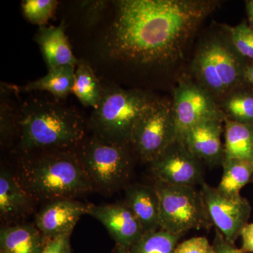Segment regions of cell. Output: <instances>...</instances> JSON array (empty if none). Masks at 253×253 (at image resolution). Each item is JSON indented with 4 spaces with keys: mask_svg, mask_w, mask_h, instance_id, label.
Here are the masks:
<instances>
[{
    "mask_svg": "<svg viewBox=\"0 0 253 253\" xmlns=\"http://www.w3.org/2000/svg\"><path fill=\"white\" fill-rule=\"evenodd\" d=\"M212 246L216 253H245L242 250L237 249L235 245L229 242L217 229H215Z\"/></svg>",
    "mask_w": 253,
    "mask_h": 253,
    "instance_id": "obj_31",
    "label": "cell"
},
{
    "mask_svg": "<svg viewBox=\"0 0 253 253\" xmlns=\"http://www.w3.org/2000/svg\"><path fill=\"white\" fill-rule=\"evenodd\" d=\"M221 166L223 174L218 189L230 194L240 191L253 179V161L241 159H225Z\"/></svg>",
    "mask_w": 253,
    "mask_h": 253,
    "instance_id": "obj_23",
    "label": "cell"
},
{
    "mask_svg": "<svg viewBox=\"0 0 253 253\" xmlns=\"http://www.w3.org/2000/svg\"><path fill=\"white\" fill-rule=\"evenodd\" d=\"M246 11L247 14L248 23L250 27L253 29V0H247L246 1Z\"/></svg>",
    "mask_w": 253,
    "mask_h": 253,
    "instance_id": "obj_33",
    "label": "cell"
},
{
    "mask_svg": "<svg viewBox=\"0 0 253 253\" xmlns=\"http://www.w3.org/2000/svg\"><path fill=\"white\" fill-rule=\"evenodd\" d=\"M86 137L83 116L59 100L32 98L20 106L16 139L19 155L76 149Z\"/></svg>",
    "mask_w": 253,
    "mask_h": 253,
    "instance_id": "obj_2",
    "label": "cell"
},
{
    "mask_svg": "<svg viewBox=\"0 0 253 253\" xmlns=\"http://www.w3.org/2000/svg\"><path fill=\"white\" fill-rule=\"evenodd\" d=\"M48 241L36 224L18 223L0 229V253H42Z\"/></svg>",
    "mask_w": 253,
    "mask_h": 253,
    "instance_id": "obj_18",
    "label": "cell"
},
{
    "mask_svg": "<svg viewBox=\"0 0 253 253\" xmlns=\"http://www.w3.org/2000/svg\"><path fill=\"white\" fill-rule=\"evenodd\" d=\"M176 139L172 101L156 97L134 123L129 145L137 159L149 164Z\"/></svg>",
    "mask_w": 253,
    "mask_h": 253,
    "instance_id": "obj_8",
    "label": "cell"
},
{
    "mask_svg": "<svg viewBox=\"0 0 253 253\" xmlns=\"http://www.w3.org/2000/svg\"><path fill=\"white\" fill-rule=\"evenodd\" d=\"M154 186L159 197L161 229L182 236L192 229L212 226L201 191L195 186L170 185L156 179Z\"/></svg>",
    "mask_w": 253,
    "mask_h": 253,
    "instance_id": "obj_7",
    "label": "cell"
},
{
    "mask_svg": "<svg viewBox=\"0 0 253 253\" xmlns=\"http://www.w3.org/2000/svg\"><path fill=\"white\" fill-rule=\"evenodd\" d=\"M252 180H253V179H252Z\"/></svg>",
    "mask_w": 253,
    "mask_h": 253,
    "instance_id": "obj_36",
    "label": "cell"
},
{
    "mask_svg": "<svg viewBox=\"0 0 253 253\" xmlns=\"http://www.w3.org/2000/svg\"><path fill=\"white\" fill-rule=\"evenodd\" d=\"M0 89V142L3 147H9L18 136L19 108L15 106L11 99L17 86L1 83Z\"/></svg>",
    "mask_w": 253,
    "mask_h": 253,
    "instance_id": "obj_22",
    "label": "cell"
},
{
    "mask_svg": "<svg viewBox=\"0 0 253 253\" xmlns=\"http://www.w3.org/2000/svg\"><path fill=\"white\" fill-rule=\"evenodd\" d=\"M155 98L141 89L104 86L102 99L89 118L93 134L109 142L129 144L134 123Z\"/></svg>",
    "mask_w": 253,
    "mask_h": 253,
    "instance_id": "obj_6",
    "label": "cell"
},
{
    "mask_svg": "<svg viewBox=\"0 0 253 253\" xmlns=\"http://www.w3.org/2000/svg\"><path fill=\"white\" fill-rule=\"evenodd\" d=\"M36 202L23 189L9 168L0 170V217L3 225L18 224L34 210Z\"/></svg>",
    "mask_w": 253,
    "mask_h": 253,
    "instance_id": "obj_15",
    "label": "cell"
},
{
    "mask_svg": "<svg viewBox=\"0 0 253 253\" xmlns=\"http://www.w3.org/2000/svg\"><path fill=\"white\" fill-rule=\"evenodd\" d=\"M48 70L59 66H77L79 60L73 54L66 34L64 23L57 26H42L34 38Z\"/></svg>",
    "mask_w": 253,
    "mask_h": 253,
    "instance_id": "obj_16",
    "label": "cell"
},
{
    "mask_svg": "<svg viewBox=\"0 0 253 253\" xmlns=\"http://www.w3.org/2000/svg\"><path fill=\"white\" fill-rule=\"evenodd\" d=\"M76 66L66 65L48 70L45 76L26 85L17 86L18 92L47 91L56 100H64L72 94Z\"/></svg>",
    "mask_w": 253,
    "mask_h": 253,
    "instance_id": "obj_19",
    "label": "cell"
},
{
    "mask_svg": "<svg viewBox=\"0 0 253 253\" xmlns=\"http://www.w3.org/2000/svg\"><path fill=\"white\" fill-rule=\"evenodd\" d=\"M181 236L160 229L145 233L129 249L131 253H174Z\"/></svg>",
    "mask_w": 253,
    "mask_h": 253,
    "instance_id": "obj_25",
    "label": "cell"
},
{
    "mask_svg": "<svg viewBox=\"0 0 253 253\" xmlns=\"http://www.w3.org/2000/svg\"><path fill=\"white\" fill-rule=\"evenodd\" d=\"M201 186V194L212 225L229 242L235 244L245 226L249 224L252 210L249 201L241 194H227L206 182Z\"/></svg>",
    "mask_w": 253,
    "mask_h": 253,
    "instance_id": "obj_10",
    "label": "cell"
},
{
    "mask_svg": "<svg viewBox=\"0 0 253 253\" xmlns=\"http://www.w3.org/2000/svg\"><path fill=\"white\" fill-rule=\"evenodd\" d=\"M72 94L83 106L96 109L104 94V86L89 63L79 60L76 67Z\"/></svg>",
    "mask_w": 253,
    "mask_h": 253,
    "instance_id": "obj_21",
    "label": "cell"
},
{
    "mask_svg": "<svg viewBox=\"0 0 253 253\" xmlns=\"http://www.w3.org/2000/svg\"><path fill=\"white\" fill-rule=\"evenodd\" d=\"M234 48L245 59L253 61V29L247 21L235 26L224 25Z\"/></svg>",
    "mask_w": 253,
    "mask_h": 253,
    "instance_id": "obj_27",
    "label": "cell"
},
{
    "mask_svg": "<svg viewBox=\"0 0 253 253\" xmlns=\"http://www.w3.org/2000/svg\"><path fill=\"white\" fill-rule=\"evenodd\" d=\"M218 0H119L101 48L111 61L163 71L182 59Z\"/></svg>",
    "mask_w": 253,
    "mask_h": 253,
    "instance_id": "obj_1",
    "label": "cell"
},
{
    "mask_svg": "<svg viewBox=\"0 0 253 253\" xmlns=\"http://www.w3.org/2000/svg\"><path fill=\"white\" fill-rule=\"evenodd\" d=\"M84 14L86 23L89 26H92L98 22L106 9L107 1H88L84 3Z\"/></svg>",
    "mask_w": 253,
    "mask_h": 253,
    "instance_id": "obj_29",
    "label": "cell"
},
{
    "mask_svg": "<svg viewBox=\"0 0 253 253\" xmlns=\"http://www.w3.org/2000/svg\"><path fill=\"white\" fill-rule=\"evenodd\" d=\"M224 137V160L253 161V126L226 118Z\"/></svg>",
    "mask_w": 253,
    "mask_h": 253,
    "instance_id": "obj_20",
    "label": "cell"
},
{
    "mask_svg": "<svg viewBox=\"0 0 253 253\" xmlns=\"http://www.w3.org/2000/svg\"><path fill=\"white\" fill-rule=\"evenodd\" d=\"M58 4L56 0H24L21 8L27 21L42 27L53 17Z\"/></svg>",
    "mask_w": 253,
    "mask_h": 253,
    "instance_id": "obj_26",
    "label": "cell"
},
{
    "mask_svg": "<svg viewBox=\"0 0 253 253\" xmlns=\"http://www.w3.org/2000/svg\"><path fill=\"white\" fill-rule=\"evenodd\" d=\"M111 253H131L129 249L123 247V246H119V245L116 244L115 247L113 248L112 252Z\"/></svg>",
    "mask_w": 253,
    "mask_h": 253,
    "instance_id": "obj_35",
    "label": "cell"
},
{
    "mask_svg": "<svg viewBox=\"0 0 253 253\" xmlns=\"http://www.w3.org/2000/svg\"><path fill=\"white\" fill-rule=\"evenodd\" d=\"M172 103L177 139L200 123L226 120L217 100L193 78H181L173 89Z\"/></svg>",
    "mask_w": 253,
    "mask_h": 253,
    "instance_id": "obj_9",
    "label": "cell"
},
{
    "mask_svg": "<svg viewBox=\"0 0 253 253\" xmlns=\"http://www.w3.org/2000/svg\"><path fill=\"white\" fill-rule=\"evenodd\" d=\"M224 121L210 120L200 123L178 138L190 152L208 166H221L224 161Z\"/></svg>",
    "mask_w": 253,
    "mask_h": 253,
    "instance_id": "obj_14",
    "label": "cell"
},
{
    "mask_svg": "<svg viewBox=\"0 0 253 253\" xmlns=\"http://www.w3.org/2000/svg\"><path fill=\"white\" fill-rule=\"evenodd\" d=\"M125 203L137 218L145 233L161 229L159 197L154 186L129 184L125 189Z\"/></svg>",
    "mask_w": 253,
    "mask_h": 253,
    "instance_id": "obj_17",
    "label": "cell"
},
{
    "mask_svg": "<svg viewBox=\"0 0 253 253\" xmlns=\"http://www.w3.org/2000/svg\"><path fill=\"white\" fill-rule=\"evenodd\" d=\"M241 236L242 238V251L245 253H253V223L245 226L241 231Z\"/></svg>",
    "mask_w": 253,
    "mask_h": 253,
    "instance_id": "obj_32",
    "label": "cell"
},
{
    "mask_svg": "<svg viewBox=\"0 0 253 253\" xmlns=\"http://www.w3.org/2000/svg\"><path fill=\"white\" fill-rule=\"evenodd\" d=\"M226 119L253 126V93L242 87L228 94L219 102Z\"/></svg>",
    "mask_w": 253,
    "mask_h": 253,
    "instance_id": "obj_24",
    "label": "cell"
},
{
    "mask_svg": "<svg viewBox=\"0 0 253 253\" xmlns=\"http://www.w3.org/2000/svg\"><path fill=\"white\" fill-rule=\"evenodd\" d=\"M89 204L75 199H60L46 202L36 217V225L48 240L72 234L82 216L87 214Z\"/></svg>",
    "mask_w": 253,
    "mask_h": 253,
    "instance_id": "obj_13",
    "label": "cell"
},
{
    "mask_svg": "<svg viewBox=\"0 0 253 253\" xmlns=\"http://www.w3.org/2000/svg\"><path fill=\"white\" fill-rule=\"evenodd\" d=\"M87 214L99 221L117 245L130 249L145 234L142 226L125 202L89 204Z\"/></svg>",
    "mask_w": 253,
    "mask_h": 253,
    "instance_id": "obj_12",
    "label": "cell"
},
{
    "mask_svg": "<svg viewBox=\"0 0 253 253\" xmlns=\"http://www.w3.org/2000/svg\"><path fill=\"white\" fill-rule=\"evenodd\" d=\"M76 153L98 192L111 196L129 185L136 158L130 145L109 142L92 134L86 136Z\"/></svg>",
    "mask_w": 253,
    "mask_h": 253,
    "instance_id": "obj_5",
    "label": "cell"
},
{
    "mask_svg": "<svg viewBox=\"0 0 253 253\" xmlns=\"http://www.w3.org/2000/svg\"><path fill=\"white\" fill-rule=\"evenodd\" d=\"M71 236V234H63L49 240L42 253H72Z\"/></svg>",
    "mask_w": 253,
    "mask_h": 253,
    "instance_id": "obj_30",
    "label": "cell"
},
{
    "mask_svg": "<svg viewBox=\"0 0 253 253\" xmlns=\"http://www.w3.org/2000/svg\"><path fill=\"white\" fill-rule=\"evenodd\" d=\"M174 253H216L206 237L191 238L177 245Z\"/></svg>",
    "mask_w": 253,
    "mask_h": 253,
    "instance_id": "obj_28",
    "label": "cell"
},
{
    "mask_svg": "<svg viewBox=\"0 0 253 253\" xmlns=\"http://www.w3.org/2000/svg\"><path fill=\"white\" fill-rule=\"evenodd\" d=\"M245 81L251 85V91L253 93V64L248 65L245 71Z\"/></svg>",
    "mask_w": 253,
    "mask_h": 253,
    "instance_id": "obj_34",
    "label": "cell"
},
{
    "mask_svg": "<svg viewBox=\"0 0 253 253\" xmlns=\"http://www.w3.org/2000/svg\"><path fill=\"white\" fill-rule=\"evenodd\" d=\"M14 173L19 184L36 201L75 199L94 191L76 149L19 155Z\"/></svg>",
    "mask_w": 253,
    "mask_h": 253,
    "instance_id": "obj_3",
    "label": "cell"
},
{
    "mask_svg": "<svg viewBox=\"0 0 253 253\" xmlns=\"http://www.w3.org/2000/svg\"><path fill=\"white\" fill-rule=\"evenodd\" d=\"M249 64L236 51L224 25H221L219 29L208 31L200 40L191 63V72L193 79L219 103L242 87Z\"/></svg>",
    "mask_w": 253,
    "mask_h": 253,
    "instance_id": "obj_4",
    "label": "cell"
},
{
    "mask_svg": "<svg viewBox=\"0 0 253 253\" xmlns=\"http://www.w3.org/2000/svg\"><path fill=\"white\" fill-rule=\"evenodd\" d=\"M203 164L178 139L149 163L156 180L170 185L189 186L205 183Z\"/></svg>",
    "mask_w": 253,
    "mask_h": 253,
    "instance_id": "obj_11",
    "label": "cell"
}]
</instances>
